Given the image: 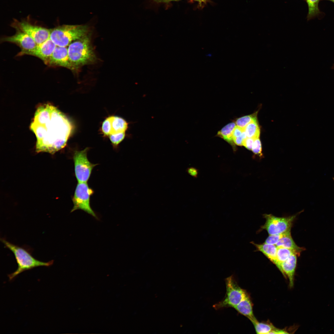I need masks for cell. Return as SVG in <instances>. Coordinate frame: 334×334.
Masks as SVG:
<instances>
[{
  "mask_svg": "<svg viewBox=\"0 0 334 334\" xmlns=\"http://www.w3.org/2000/svg\"><path fill=\"white\" fill-rule=\"evenodd\" d=\"M30 128L36 137V152L53 154L66 146L72 126L63 114L47 104L38 108Z\"/></svg>",
  "mask_w": 334,
  "mask_h": 334,
  "instance_id": "obj_1",
  "label": "cell"
},
{
  "mask_svg": "<svg viewBox=\"0 0 334 334\" xmlns=\"http://www.w3.org/2000/svg\"><path fill=\"white\" fill-rule=\"evenodd\" d=\"M67 49L70 60L75 71L83 66L94 62L96 60L91 44L90 33L73 41Z\"/></svg>",
  "mask_w": 334,
  "mask_h": 334,
  "instance_id": "obj_2",
  "label": "cell"
},
{
  "mask_svg": "<svg viewBox=\"0 0 334 334\" xmlns=\"http://www.w3.org/2000/svg\"><path fill=\"white\" fill-rule=\"evenodd\" d=\"M1 241L5 247L13 253L18 265L17 269L8 275L10 280H13L19 274L24 271L39 266L49 267L54 263L53 260L48 262L39 261L33 257L27 249L12 243L4 238H1Z\"/></svg>",
  "mask_w": 334,
  "mask_h": 334,
  "instance_id": "obj_3",
  "label": "cell"
},
{
  "mask_svg": "<svg viewBox=\"0 0 334 334\" xmlns=\"http://www.w3.org/2000/svg\"><path fill=\"white\" fill-rule=\"evenodd\" d=\"M90 32L87 25H63L50 30V38L57 46L67 47L73 41Z\"/></svg>",
  "mask_w": 334,
  "mask_h": 334,
  "instance_id": "obj_4",
  "label": "cell"
},
{
  "mask_svg": "<svg viewBox=\"0 0 334 334\" xmlns=\"http://www.w3.org/2000/svg\"><path fill=\"white\" fill-rule=\"evenodd\" d=\"M226 293L224 298L213 307L216 310L226 308H234L248 294L246 291L238 285L233 275L225 279Z\"/></svg>",
  "mask_w": 334,
  "mask_h": 334,
  "instance_id": "obj_5",
  "label": "cell"
},
{
  "mask_svg": "<svg viewBox=\"0 0 334 334\" xmlns=\"http://www.w3.org/2000/svg\"><path fill=\"white\" fill-rule=\"evenodd\" d=\"M94 193L93 190L88 186L87 182H78L72 199L74 206L71 212L81 209L98 219L90 205V197Z\"/></svg>",
  "mask_w": 334,
  "mask_h": 334,
  "instance_id": "obj_6",
  "label": "cell"
},
{
  "mask_svg": "<svg viewBox=\"0 0 334 334\" xmlns=\"http://www.w3.org/2000/svg\"><path fill=\"white\" fill-rule=\"evenodd\" d=\"M88 148L81 151H76L73 156L75 175L78 182H87L94 167L98 164L91 163L87 157Z\"/></svg>",
  "mask_w": 334,
  "mask_h": 334,
  "instance_id": "obj_7",
  "label": "cell"
},
{
  "mask_svg": "<svg viewBox=\"0 0 334 334\" xmlns=\"http://www.w3.org/2000/svg\"><path fill=\"white\" fill-rule=\"evenodd\" d=\"M297 214L286 217H278L272 214H265V224L261 227L265 229L269 235L277 234L291 229L292 223Z\"/></svg>",
  "mask_w": 334,
  "mask_h": 334,
  "instance_id": "obj_8",
  "label": "cell"
},
{
  "mask_svg": "<svg viewBox=\"0 0 334 334\" xmlns=\"http://www.w3.org/2000/svg\"><path fill=\"white\" fill-rule=\"evenodd\" d=\"M12 27L25 33L31 37L36 44H40L50 38V30L32 25L27 21H15Z\"/></svg>",
  "mask_w": 334,
  "mask_h": 334,
  "instance_id": "obj_9",
  "label": "cell"
},
{
  "mask_svg": "<svg viewBox=\"0 0 334 334\" xmlns=\"http://www.w3.org/2000/svg\"><path fill=\"white\" fill-rule=\"evenodd\" d=\"M16 33L11 36H5L1 40L2 42H7L14 43L19 46L21 51L17 55L21 56L26 55L32 50L37 45L29 35L23 32L16 29Z\"/></svg>",
  "mask_w": 334,
  "mask_h": 334,
  "instance_id": "obj_10",
  "label": "cell"
},
{
  "mask_svg": "<svg viewBox=\"0 0 334 334\" xmlns=\"http://www.w3.org/2000/svg\"><path fill=\"white\" fill-rule=\"evenodd\" d=\"M45 64L49 67L61 66L75 71L70 60L67 47L57 46Z\"/></svg>",
  "mask_w": 334,
  "mask_h": 334,
  "instance_id": "obj_11",
  "label": "cell"
},
{
  "mask_svg": "<svg viewBox=\"0 0 334 334\" xmlns=\"http://www.w3.org/2000/svg\"><path fill=\"white\" fill-rule=\"evenodd\" d=\"M56 46L49 38L43 43L37 45L32 50L26 55L38 58L45 63L51 55Z\"/></svg>",
  "mask_w": 334,
  "mask_h": 334,
  "instance_id": "obj_12",
  "label": "cell"
},
{
  "mask_svg": "<svg viewBox=\"0 0 334 334\" xmlns=\"http://www.w3.org/2000/svg\"><path fill=\"white\" fill-rule=\"evenodd\" d=\"M293 254L280 264V271L283 274L287 276L289 282V285L292 287L293 285L294 276L297 263V256Z\"/></svg>",
  "mask_w": 334,
  "mask_h": 334,
  "instance_id": "obj_13",
  "label": "cell"
},
{
  "mask_svg": "<svg viewBox=\"0 0 334 334\" xmlns=\"http://www.w3.org/2000/svg\"><path fill=\"white\" fill-rule=\"evenodd\" d=\"M256 247L257 250L262 252L277 267L278 262L277 259V247L275 245L266 244H257L254 242H251Z\"/></svg>",
  "mask_w": 334,
  "mask_h": 334,
  "instance_id": "obj_14",
  "label": "cell"
},
{
  "mask_svg": "<svg viewBox=\"0 0 334 334\" xmlns=\"http://www.w3.org/2000/svg\"><path fill=\"white\" fill-rule=\"evenodd\" d=\"M234 308L247 318L252 323L257 320L254 315L252 303L248 294Z\"/></svg>",
  "mask_w": 334,
  "mask_h": 334,
  "instance_id": "obj_15",
  "label": "cell"
},
{
  "mask_svg": "<svg viewBox=\"0 0 334 334\" xmlns=\"http://www.w3.org/2000/svg\"><path fill=\"white\" fill-rule=\"evenodd\" d=\"M275 245L278 248H285L291 250L298 256H299L301 253L305 250L304 248L299 247L296 244L292 239L291 234L283 237Z\"/></svg>",
  "mask_w": 334,
  "mask_h": 334,
  "instance_id": "obj_16",
  "label": "cell"
},
{
  "mask_svg": "<svg viewBox=\"0 0 334 334\" xmlns=\"http://www.w3.org/2000/svg\"><path fill=\"white\" fill-rule=\"evenodd\" d=\"M236 126L235 123H229L218 131L217 135L229 143L232 144L233 142L232 138L233 132Z\"/></svg>",
  "mask_w": 334,
  "mask_h": 334,
  "instance_id": "obj_17",
  "label": "cell"
},
{
  "mask_svg": "<svg viewBox=\"0 0 334 334\" xmlns=\"http://www.w3.org/2000/svg\"><path fill=\"white\" fill-rule=\"evenodd\" d=\"M112 133L125 132L128 127V124L126 121L123 118L118 116H112Z\"/></svg>",
  "mask_w": 334,
  "mask_h": 334,
  "instance_id": "obj_18",
  "label": "cell"
},
{
  "mask_svg": "<svg viewBox=\"0 0 334 334\" xmlns=\"http://www.w3.org/2000/svg\"><path fill=\"white\" fill-rule=\"evenodd\" d=\"M247 137L256 139L259 138L260 135V129L257 121L252 122L243 129Z\"/></svg>",
  "mask_w": 334,
  "mask_h": 334,
  "instance_id": "obj_19",
  "label": "cell"
},
{
  "mask_svg": "<svg viewBox=\"0 0 334 334\" xmlns=\"http://www.w3.org/2000/svg\"><path fill=\"white\" fill-rule=\"evenodd\" d=\"M293 254H296L291 250L285 248L277 247V256L278 264L277 267L280 270V269L281 263L286 260Z\"/></svg>",
  "mask_w": 334,
  "mask_h": 334,
  "instance_id": "obj_20",
  "label": "cell"
},
{
  "mask_svg": "<svg viewBox=\"0 0 334 334\" xmlns=\"http://www.w3.org/2000/svg\"><path fill=\"white\" fill-rule=\"evenodd\" d=\"M257 333L260 334H269L276 328L272 325L259 322L257 320L252 323Z\"/></svg>",
  "mask_w": 334,
  "mask_h": 334,
  "instance_id": "obj_21",
  "label": "cell"
},
{
  "mask_svg": "<svg viewBox=\"0 0 334 334\" xmlns=\"http://www.w3.org/2000/svg\"><path fill=\"white\" fill-rule=\"evenodd\" d=\"M257 113L256 112L251 115L241 117L237 120L235 123L237 126L243 129L250 122L257 121Z\"/></svg>",
  "mask_w": 334,
  "mask_h": 334,
  "instance_id": "obj_22",
  "label": "cell"
},
{
  "mask_svg": "<svg viewBox=\"0 0 334 334\" xmlns=\"http://www.w3.org/2000/svg\"><path fill=\"white\" fill-rule=\"evenodd\" d=\"M320 0H306L308 7V18L310 19L316 16L319 13L318 7Z\"/></svg>",
  "mask_w": 334,
  "mask_h": 334,
  "instance_id": "obj_23",
  "label": "cell"
},
{
  "mask_svg": "<svg viewBox=\"0 0 334 334\" xmlns=\"http://www.w3.org/2000/svg\"><path fill=\"white\" fill-rule=\"evenodd\" d=\"M290 234V229L283 233L269 235L266 239L264 243L266 244L275 245L283 237Z\"/></svg>",
  "mask_w": 334,
  "mask_h": 334,
  "instance_id": "obj_24",
  "label": "cell"
},
{
  "mask_svg": "<svg viewBox=\"0 0 334 334\" xmlns=\"http://www.w3.org/2000/svg\"><path fill=\"white\" fill-rule=\"evenodd\" d=\"M125 132H114L109 135L110 140L114 146H117L124 139Z\"/></svg>",
  "mask_w": 334,
  "mask_h": 334,
  "instance_id": "obj_25",
  "label": "cell"
},
{
  "mask_svg": "<svg viewBox=\"0 0 334 334\" xmlns=\"http://www.w3.org/2000/svg\"><path fill=\"white\" fill-rule=\"evenodd\" d=\"M112 116L107 118L102 123V131L106 135L109 136L112 132Z\"/></svg>",
  "mask_w": 334,
  "mask_h": 334,
  "instance_id": "obj_26",
  "label": "cell"
},
{
  "mask_svg": "<svg viewBox=\"0 0 334 334\" xmlns=\"http://www.w3.org/2000/svg\"><path fill=\"white\" fill-rule=\"evenodd\" d=\"M251 150L255 154L262 156L261 144L259 138L255 139Z\"/></svg>",
  "mask_w": 334,
  "mask_h": 334,
  "instance_id": "obj_27",
  "label": "cell"
},
{
  "mask_svg": "<svg viewBox=\"0 0 334 334\" xmlns=\"http://www.w3.org/2000/svg\"><path fill=\"white\" fill-rule=\"evenodd\" d=\"M255 139L252 138L247 137L244 140L243 145L247 149L251 150Z\"/></svg>",
  "mask_w": 334,
  "mask_h": 334,
  "instance_id": "obj_28",
  "label": "cell"
},
{
  "mask_svg": "<svg viewBox=\"0 0 334 334\" xmlns=\"http://www.w3.org/2000/svg\"><path fill=\"white\" fill-rule=\"evenodd\" d=\"M244 130L237 126H236L234 128L232 135L233 139H234L238 137L241 136Z\"/></svg>",
  "mask_w": 334,
  "mask_h": 334,
  "instance_id": "obj_29",
  "label": "cell"
},
{
  "mask_svg": "<svg viewBox=\"0 0 334 334\" xmlns=\"http://www.w3.org/2000/svg\"><path fill=\"white\" fill-rule=\"evenodd\" d=\"M187 172L191 175L194 177H196L198 174V170L193 167L189 168L187 169Z\"/></svg>",
  "mask_w": 334,
  "mask_h": 334,
  "instance_id": "obj_30",
  "label": "cell"
},
{
  "mask_svg": "<svg viewBox=\"0 0 334 334\" xmlns=\"http://www.w3.org/2000/svg\"><path fill=\"white\" fill-rule=\"evenodd\" d=\"M288 333L283 330L277 329L276 328L270 332L269 334H286Z\"/></svg>",
  "mask_w": 334,
  "mask_h": 334,
  "instance_id": "obj_31",
  "label": "cell"
},
{
  "mask_svg": "<svg viewBox=\"0 0 334 334\" xmlns=\"http://www.w3.org/2000/svg\"><path fill=\"white\" fill-rule=\"evenodd\" d=\"M158 0L160 1H171V0Z\"/></svg>",
  "mask_w": 334,
  "mask_h": 334,
  "instance_id": "obj_32",
  "label": "cell"
},
{
  "mask_svg": "<svg viewBox=\"0 0 334 334\" xmlns=\"http://www.w3.org/2000/svg\"><path fill=\"white\" fill-rule=\"evenodd\" d=\"M194 0L198 1H199V2H201V1H205V0Z\"/></svg>",
  "mask_w": 334,
  "mask_h": 334,
  "instance_id": "obj_33",
  "label": "cell"
},
{
  "mask_svg": "<svg viewBox=\"0 0 334 334\" xmlns=\"http://www.w3.org/2000/svg\"><path fill=\"white\" fill-rule=\"evenodd\" d=\"M328 0V1H331L332 2H333L334 3V0Z\"/></svg>",
  "mask_w": 334,
  "mask_h": 334,
  "instance_id": "obj_34",
  "label": "cell"
},
{
  "mask_svg": "<svg viewBox=\"0 0 334 334\" xmlns=\"http://www.w3.org/2000/svg\"><path fill=\"white\" fill-rule=\"evenodd\" d=\"M332 179H333V180L334 181V177L332 178Z\"/></svg>",
  "mask_w": 334,
  "mask_h": 334,
  "instance_id": "obj_35",
  "label": "cell"
},
{
  "mask_svg": "<svg viewBox=\"0 0 334 334\" xmlns=\"http://www.w3.org/2000/svg\"><path fill=\"white\" fill-rule=\"evenodd\" d=\"M333 67L334 68V64L333 65Z\"/></svg>",
  "mask_w": 334,
  "mask_h": 334,
  "instance_id": "obj_36",
  "label": "cell"
},
{
  "mask_svg": "<svg viewBox=\"0 0 334 334\" xmlns=\"http://www.w3.org/2000/svg\"></svg>",
  "mask_w": 334,
  "mask_h": 334,
  "instance_id": "obj_37",
  "label": "cell"
}]
</instances>
